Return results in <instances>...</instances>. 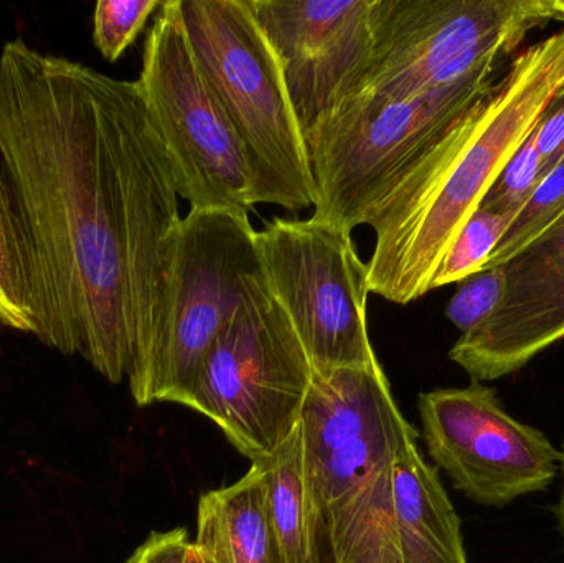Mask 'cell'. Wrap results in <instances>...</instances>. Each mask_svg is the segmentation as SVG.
I'll list each match as a JSON object with an SVG mask.
<instances>
[{
	"label": "cell",
	"mask_w": 564,
	"mask_h": 563,
	"mask_svg": "<svg viewBox=\"0 0 564 563\" xmlns=\"http://www.w3.org/2000/svg\"><path fill=\"white\" fill-rule=\"evenodd\" d=\"M135 85L171 159L178 197L192 208L250 214L243 149L192 48L181 0H165L155 13Z\"/></svg>",
	"instance_id": "cell-9"
},
{
	"label": "cell",
	"mask_w": 564,
	"mask_h": 563,
	"mask_svg": "<svg viewBox=\"0 0 564 563\" xmlns=\"http://www.w3.org/2000/svg\"><path fill=\"white\" fill-rule=\"evenodd\" d=\"M390 522L400 563H469L459 516L417 445L391 468Z\"/></svg>",
	"instance_id": "cell-14"
},
{
	"label": "cell",
	"mask_w": 564,
	"mask_h": 563,
	"mask_svg": "<svg viewBox=\"0 0 564 563\" xmlns=\"http://www.w3.org/2000/svg\"><path fill=\"white\" fill-rule=\"evenodd\" d=\"M549 23L564 25V0H375L373 58L358 95L404 101L497 72Z\"/></svg>",
	"instance_id": "cell-6"
},
{
	"label": "cell",
	"mask_w": 564,
	"mask_h": 563,
	"mask_svg": "<svg viewBox=\"0 0 564 563\" xmlns=\"http://www.w3.org/2000/svg\"><path fill=\"white\" fill-rule=\"evenodd\" d=\"M188 563H214L212 559L202 551L197 545L192 544L191 554H188Z\"/></svg>",
	"instance_id": "cell-27"
},
{
	"label": "cell",
	"mask_w": 564,
	"mask_h": 563,
	"mask_svg": "<svg viewBox=\"0 0 564 563\" xmlns=\"http://www.w3.org/2000/svg\"><path fill=\"white\" fill-rule=\"evenodd\" d=\"M503 267L507 288L496 313L449 350L479 382L519 372L564 339V218Z\"/></svg>",
	"instance_id": "cell-13"
},
{
	"label": "cell",
	"mask_w": 564,
	"mask_h": 563,
	"mask_svg": "<svg viewBox=\"0 0 564 563\" xmlns=\"http://www.w3.org/2000/svg\"><path fill=\"white\" fill-rule=\"evenodd\" d=\"M532 136L549 174L564 158V96L546 109Z\"/></svg>",
	"instance_id": "cell-25"
},
{
	"label": "cell",
	"mask_w": 564,
	"mask_h": 563,
	"mask_svg": "<svg viewBox=\"0 0 564 563\" xmlns=\"http://www.w3.org/2000/svg\"><path fill=\"white\" fill-rule=\"evenodd\" d=\"M482 72L451 88L391 101L357 95L305 138L315 184L312 220L354 231L494 86Z\"/></svg>",
	"instance_id": "cell-5"
},
{
	"label": "cell",
	"mask_w": 564,
	"mask_h": 563,
	"mask_svg": "<svg viewBox=\"0 0 564 563\" xmlns=\"http://www.w3.org/2000/svg\"><path fill=\"white\" fill-rule=\"evenodd\" d=\"M546 175L533 136L503 165L479 208L494 214H519Z\"/></svg>",
	"instance_id": "cell-21"
},
{
	"label": "cell",
	"mask_w": 564,
	"mask_h": 563,
	"mask_svg": "<svg viewBox=\"0 0 564 563\" xmlns=\"http://www.w3.org/2000/svg\"><path fill=\"white\" fill-rule=\"evenodd\" d=\"M162 0H99L93 13V42L102 58L116 62L135 42Z\"/></svg>",
	"instance_id": "cell-20"
},
{
	"label": "cell",
	"mask_w": 564,
	"mask_h": 563,
	"mask_svg": "<svg viewBox=\"0 0 564 563\" xmlns=\"http://www.w3.org/2000/svg\"><path fill=\"white\" fill-rule=\"evenodd\" d=\"M335 563H400L393 538L390 515L371 522L367 531L355 538L344 551L334 555Z\"/></svg>",
	"instance_id": "cell-23"
},
{
	"label": "cell",
	"mask_w": 564,
	"mask_h": 563,
	"mask_svg": "<svg viewBox=\"0 0 564 563\" xmlns=\"http://www.w3.org/2000/svg\"><path fill=\"white\" fill-rule=\"evenodd\" d=\"M0 326L35 334L29 261L19 218L0 165Z\"/></svg>",
	"instance_id": "cell-17"
},
{
	"label": "cell",
	"mask_w": 564,
	"mask_h": 563,
	"mask_svg": "<svg viewBox=\"0 0 564 563\" xmlns=\"http://www.w3.org/2000/svg\"><path fill=\"white\" fill-rule=\"evenodd\" d=\"M312 376L307 353L261 273L248 284L181 405L210 419L253 463L301 422Z\"/></svg>",
	"instance_id": "cell-8"
},
{
	"label": "cell",
	"mask_w": 564,
	"mask_h": 563,
	"mask_svg": "<svg viewBox=\"0 0 564 563\" xmlns=\"http://www.w3.org/2000/svg\"><path fill=\"white\" fill-rule=\"evenodd\" d=\"M195 56L243 149L251 202L288 212L315 205L307 145L280 62L248 0H181Z\"/></svg>",
	"instance_id": "cell-3"
},
{
	"label": "cell",
	"mask_w": 564,
	"mask_h": 563,
	"mask_svg": "<svg viewBox=\"0 0 564 563\" xmlns=\"http://www.w3.org/2000/svg\"><path fill=\"white\" fill-rule=\"evenodd\" d=\"M516 217L517 214H494L477 208L444 255L431 291L460 283L482 271Z\"/></svg>",
	"instance_id": "cell-18"
},
{
	"label": "cell",
	"mask_w": 564,
	"mask_h": 563,
	"mask_svg": "<svg viewBox=\"0 0 564 563\" xmlns=\"http://www.w3.org/2000/svg\"><path fill=\"white\" fill-rule=\"evenodd\" d=\"M560 472L563 475V488H562V498H560L558 509H556V515H558L560 528H562L563 539H564V443L562 450V463H560Z\"/></svg>",
	"instance_id": "cell-26"
},
{
	"label": "cell",
	"mask_w": 564,
	"mask_h": 563,
	"mask_svg": "<svg viewBox=\"0 0 564 563\" xmlns=\"http://www.w3.org/2000/svg\"><path fill=\"white\" fill-rule=\"evenodd\" d=\"M194 544L214 563H289L268 511L260 463L235 485L202 496Z\"/></svg>",
	"instance_id": "cell-15"
},
{
	"label": "cell",
	"mask_w": 564,
	"mask_h": 563,
	"mask_svg": "<svg viewBox=\"0 0 564 563\" xmlns=\"http://www.w3.org/2000/svg\"><path fill=\"white\" fill-rule=\"evenodd\" d=\"M257 248L268 288L314 370L378 362L368 337V268L350 231L274 217L257 231Z\"/></svg>",
	"instance_id": "cell-10"
},
{
	"label": "cell",
	"mask_w": 564,
	"mask_h": 563,
	"mask_svg": "<svg viewBox=\"0 0 564 563\" xmlns=\"http://www.w3.org/2000/svg\"><path fill=\"white\" fill-rule=\"evenodd\" d=\"M0 165L25 241L36 339L111 383L132 362V301L181 225L164 142L135 82L10 40Z\"/></svg>",
	"instance_id": "cell-1"
},
{
	"label": "cell",
	"mask_w": 564,
	"mask_h": 563,
	"mask_svg": "<svg viewBox=\"0 0 564 563\" xmlns=\"http://www.w3.org/2000/svg\"><path fill=\"white\" fill-rule=\"evenodd\" d=\"M257 231L243 210L191 208L182 218L164 320L128 377L138 405H181L248 284L263 273Z\"/></svg>",
	"instance_id": "cell-7"
},
{
	"label": "cell",
	"mask_w": 564,
	"mask_h": 563,
	"mask_svg": "<svg viewBox=\"0 0 564 563\" xmlns=\"http://www.w3.org/2000/svg\"><path fill=\"white\" fill-rule=\"evenodd\" d=\"M506 288V267L489 268L466 278L447 303V320L460 331V336L470 333L496 313Z\"/></svg>",
	"instance_id": "cell-22"
},
{
	"label": "cell",
	"mask_w": 564,
	"mask_h": 563,
	"mask_svg": "<svg viewBox=\"0 0 564 563\" xmlns=\"http://www.w3.org/2000/svg\"><path fill=\"white\" fill-rule=\"evenodd\" d=\"M564 96V26L513 56L500 82L464 111L375 212L368 290L394 304L430 293L460 228L546 109Z\"/></svg>",
	"instance_id": "cell-2"
},
{
	"label": "cell",
	"mask_w": 564,
	"mask_h": 563,
	"mask_svg": "<svg viewBox=\"0 0 564 563\" xmlns=\"http://www.w3.org/2000/svg\"><path fill=\"white\" fill-rule=\"evenodd\" d=\"M564 218V158L540 182L525 207L517 214L484 270L509 263L520 251Z\"/></svg>",
	"instance_id": "cell-19"
},
{
	"label": "cell",
	"mask_w": 564,
	"mask_h": 563,
	"mask_svg": "<svg viewBox=\"0 0 564 563\" xmlns=\"http://www.w3.org/2000/svg\"><path fill=\"white\" fill-rule=\"evenodd\" d=\"M192 544L184 528L152 532L126 563H188Z\"/></svg>",
	"instance_id": "cell-24"
},
{
	"label": "cell",
	"mask_w": 564,
	"mask_h": 563,
	"mask_svg": "<svg viewBox=\"0 0 564 563\" xmlns=\"http://www.w3.org/2000/svg\"><path fill=\"white\" fill-rule=\"evenodd\" d=\"M268 511L289 563H321L318 534L324 522L307 462L301 422L264 458Z\"/></svg>",
	"instance_id": "cell-16"
},
{
	"label": "cell",
	"mask_w": 564,
	"mask_h": 563,
	"mask_svg": "<svg viewBox=\"0 0 564 563\" xmlns=\"http://www.w3.org/2000/svg\"><path fill=\"white\" fill-rule=\"evenodd\" d=\"M305 462L332 552L390 512L391 468L420 432L380 362L314 370L301 415Z\"/></svg>",
	"instance_id": "cell-4"
},
{
	"label": "cell",
	"mask_w": 564,
	"mask_h": 563,
	"mask_svg": "<svg viewBox=\"0 0 564 563\" xmlns=\"http://www.w3.org/2000/svg\"><path fill=\"white\" fill-rule=\"evenodd\" d=\"M274 50L302 136L364 89L375 0H248Z\"/></svg>",
	"instance_id": "cell-12"
},
{
	"label": "cell",
	"mask_w": 564,
	"mask_h": 563,
	"mask_svg": "<svg viewBox=\"0 0 564 563\" xmlns=\"http://www.w3.org/2000/svg\"><path fill=\"white\" fill-rule=\"evenodd\" d=\"M417 410L431 458L477 505L506 508L558 476L562 452L513 419L496 389L479 380L421 393Z\"/></svg>",
	"instance_id": "cell-11"
}]
</instances>
